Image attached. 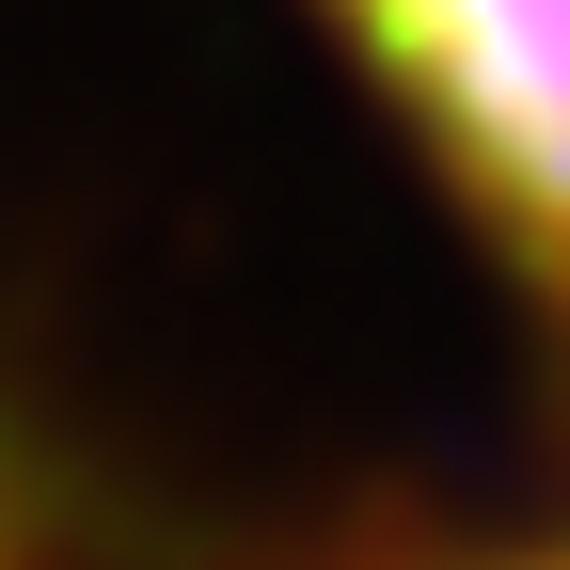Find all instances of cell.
Listing matches in <instances>:
<instances>
[{"label":"cell","mask_w":570,"mask_h":570,"mask_svg":"<svg viewBox=\"0 0 570 570\" xmlns=\"http://www.w3.org/2000/svg\"><path fill=\"white\" fill-rule=\"evenodd\" d=\"M460 190L570 285V0H333Z\"/></svg>","instance_id":"6da1fadb"}]
</instances>
